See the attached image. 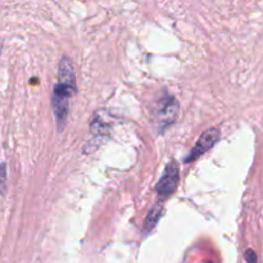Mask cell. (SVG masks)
<instances>
[{"instance_id":"obj_4","label":"cell","mask_w":263,"mask_h":263,"mask_svg":"<svg viewBox=\"0 0 263 263\" xmlns=\"http://www.w3.org/2000/svg\"><path fill=\"white\" fill-rule=\"evenodd\" d=\"M218 140H220V131H218L217 128H210V130L204 131V133L202 134V136L199 138V140L197 141L194 148L192 149L189 156L186 157L185 162L189 163V162L198 159L200 156H203L205 152L210 151Z\"/></svg>"},{"instance_id":"obj_7","label":"cell","mask_w":263,"mask_h":263,"mask_svg":"<svg viewBox=\"0 0 263 263\" xmlns=\"http://www.w3.org/2000/svg\"><path fill=\"white\" fill-rule=\"evenodd\" d=\"M244 258H246L247 263H257V261H258L256 252L253 249H247L246 253H244Z\"/></svg>"},{"instance_id":"obj_2","label":"cell","mask_w":263,"mask_h":263,"mask_svg":"<svg viewBox=\"0 0 263 263\" xmlns=\"http://www.w3.org/2000/svg\"><path fill=\"white\" fill-rule=\"evenodd\" d=\"M177 115H179V103H177V100L171 95L162 99L156 110V125L159 133H163L170 126L174 125Z\"/></svg>"},{"instance_id":"obj_8","label":"cell","mask_w":263,"mask_h":263,"mask_svg":"<svg viewBox=\"0 0 263 263\" xmlns=\"http://www.w3.org/2000/svg\"><path fill=\"white\" fill-rule=\"evenodd\" d=\"M0 50H2V45H0Z\"/></svg>"},{"instance_id":"obj_5","label":"cell","mask_w":263,"mask_h":263,"mask_svg":"<svg viewBox=\"0 0 263 263\" xmlns=\"http://www.w3.org/2000/svg\"><path fill=\"white\" fill-rule=\"evenodd\" d=\"M162 208H163V205L157 204L156 207L151 211V213H149L148 218H146V221H145V230L146 231L152 230V229L154 228V225L158 222V220L161 218V216H162Z\"/></svg>"},{"instance_id":"obj_6","label":"cell","mask_w":263,"mask_h":263,"mask_svg":"<svg viewBox=\"0 0 263 263\" xmlns=\"http://www.w3.org/2000/svg\"><path fill=\"white\" fill-rule=\"evenodd\" d=\"M5 182H7V172H5V164H0V193L4 192Z\"/></svg>"},{"instance_id":"obj_3","label":"cell","mask_w":263,"mask_h":263,"mask_svg":"<svg viewBox=\"0 0 263 263\" xmlns=\"http://www.w3.org/2000/svg\"><path fill=\"white\" fill-rule=\"evenodd\" d=\"M180 180V171L179 166L175 161L170 162L167 164V167L164 168L163 175L159 179V181L157 182L156 190L158 192L159 197L167 198L172 194V193L176 190L177 184H179Z\"/></svg>"},{"instance_id":"obj_1","label":"cell","mask_w":263,"mask_h":263,"mask_svg":"<svg viewBox=\"0 0 263 263\" xmlns=\"http://www.w3.org/2000/svg\"><path fill=\"white\" fill-rule=\"evenodd\" d=\"M76 80H74V69L72 61L67 57L59 61L58 64V82L54 87L51 103H53L54 115H55L58 130H62L66 123L68 115L69 99L76 94Z\"/></svg>"}]
</instances>
